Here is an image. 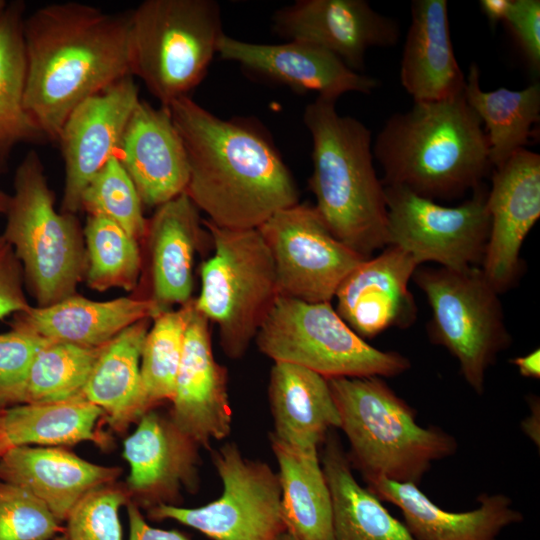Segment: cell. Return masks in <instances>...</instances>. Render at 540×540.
Returning <instances> with one entry per match:
<instances>
[{
  "instance_id": "obj_38",
  "label": "cell",
  "mask_w": 540,
  "mask_h": 540,
  "mask_svg": "<svg viewBox=\"0 0 540 540\" xmlns=\"http://www.w3.org/2000/svg\"><path fill=\"white\" fill-rule=\"evenodd\" d=\"M59 521L36 496L0 481V540H51Z\"/></svg>"
},
{
  "instance_id": "obj_32",
  "label": "cell",
  "mask_w": 540,
  "mask_h": 540,
  "mask_svg": "<svg viewBox=\"0 0 540 540\" xmlns=\"http://www.w3.org/2000/svg\"><path fill=\"white\" fill-rule=\"evenodd\" d=\"M24 14L25 3L17 0L8 2L0 18V174L17 145L48 141L25 106Z\"/></svg>"
},
{
  "instance_id": "obj_16",
  "label": "cell",
  "mask_w": 540,
  "mask_h": 540,
  "mask_svg": "<svg viewBox=\"0 0 540 540\" xmlns=\"http://www.w3.org/2000/svg\"><path fill=\"white\" fill-rule=\"evenodd\" d=\"M273 29L287 41L321 47L362 72L373 47L394 46L399 26L364 0H297L274 13Z\"/></svg>"
},
{
  "instance_id": "obj_40",
  "label": "cell",
  "mask_w": 540,
  "mask_h": 540,
  "mask_svg": "<svg viewBox=\"0 0 540 540\" xmlns=\"http://www.w3.org/2000/svg\"><path fill=\"white\" fill-rule=\"evenodd\" d=\"M49 340L11 327L0 334V409L20 404L32 361Z\"/></svg>"
},
{
  "instance_id": "obj_25",
  "label": "cell",
  "mask_w": 540,
  "mask_h": 540,
  "mask_svg": "<svg viewBox=\"0 0 540 540\" xmlns=\"http://www.w3.org/2000/svg\"><path fill=\"white\" fill-rule=\"evenodd\" d=\"M161 312L150 299L140 296L95 301L77 294L45 307H30L13 315L11 327L49 341L100 347L132 324Z\"/></svg>"
},
{
  "instance_id": "obj_7",
  "label": "cell",
  "mask_w": 540,
  "mask_h": 540,
  "mask_svg": "<svg viewBox=\"0 0 540 540\" xmlns=\"http://www.w3.org/2000/svg\"><path fill=\"white\" fill-rule=\"evenodd\" d=\"M224 34L216 1H143L130 12L131 75L168 107L202 82Z\"/></svg>"
},
{
  "instance_id": "obj_28",
  "label": "cell",
  "mask_w": 540,
  "mask_h": 540,
  "mask_svg": "<svg viewBox=\"0 0 540 540\" xmlns=\"http://www.w3.org/2000/svg\"><path fill=\"white\" fill-rule=\"evenodd\" d=\"M151 320L132 324L103 346L83 390V397L100 407L116 430L149 411L140 362Z\"/></svg>"
},
{
  "instance_id": "obj_39",
  "label": "cell",
  "mask_w": 540,
  "mask_h": 540,
  "mask_svg": "<svg viewBox=\"0 0 540 540\" xmlns=\"http://www.w3.org/2000/svg\"><path fill=\"white\" fill-rule=\"evenodd\" d=\"M126 502L125 492L106 485L88 492L66 518L67 540H123L119 508Z\"/></svg>"
},
{
  "instance_id": "obj_23",
  "label": "cell",
  "mask_w": 540,
  "mask_h": 540,
  "mask_svg": "<svg viewBox=\"0 0 540 540\" xmlns=\"http://www.w3.org/2000/svg\"><path fill=\"white\" fill-rule=\"evenodd\" d=\"M199 210L186 193L160 205L144 236L150 294L161 311L192 299L195 252L204 235Z\"/></svg>"
},
{
  "instance_id": "obj_17",
  "label": "cell",
  "mask_w": 540,
  "mask_h": 540,
  "mask_svg": "<svg viewBox=\"0 0 540 540\" xmlns=\"http://www.w3.org/2000/svg\"><path fill=\"white\" fill-rule=\"evenodd\" d=\"M218 55L255 78L333 101L349 92L369 94L378 86L376 79L353 71L331 52L301 41L263 44L224 34Z\"/></svg>"
},
{
  "instance_id": "obj_50",
  "label": "cell",
  "mask_w": 540,
  "mask_h": 540,
  "mask_svg": "<svg viewBox=\"0 0 540 540\" xmlns=\"http://www.w3.org/2000/svg\"><path fill=\"white\" fill-rule=\"evenodd\" d=\"M53 540H67V537L64 534L62 536H58V537L54 538Z\"/></svg>"
},
{
  "instance_id": "obj_15",
  "label": "cell",
  "mask_w": 540,
  "mask_h": 540,
  "mask_svg": "<svg viewBox=\"0 0 540 540\" xmlns=\"http://www.w3.org/2000/svg\"><path fill=\"white\" fill-rule=\"evenodd\" d=\"M486 206L490 230L482 271L499 292L522 270V244L540 217V155L523 148L494 168Z\"/></svg>"
},
{
  "instance_id": "obj_30",
  "label": "cell",
  "mask_w": 540,
  "mask_h": 540,
  "mask_svg": "<svg viewBox=\"0 0 540 540\" xmlns=\"http://www.w3.org/2000/svg\"><path fill=\"white\" fill-rule=\"evenodd\" d=\"M278 463L287 531L298 540H333L331 492L318 450H300L269 434Z\"/></svg>"
},
{
  "instance_id": "obj_18",
  "label": "cell",
  "mask_w": 540,
  "mask_h": 540,
  "mask_svg": "<svg viewBox=\"0 0 540 540\" xmlns=\"http://www.w3.org/2000/svg\"><path fill=\"white\" fill-rule=\"evenodd\" d=\"M171 420L199 447L226 438L232 429L227 371L212 351L209 321L191 301L175 381Z\"/></svg>"
},
{
  "instance_id": "obj_34",
  "label": "cell",
  "mask_w": 540,
  "mask_h": 540,
  "mask_svg": "<svg viewBox=\"0 0 540 540\" xmlns=\"http://www.w3.org/2000/svg\"><path fill=\"white\" fill-rule=\"evenodd\" d=\"M83 236L88 287L136 289L143 268L139 241L109 219L94 215L87 216Z\"/></svg>"
},
{
  "instance_id": "obj_41",
  "label": "cell",
  "mask_w": 540,
  "mask_h": 540,
  "mask_svg": "<svg viewBox=\"0 0 540 540\" xmlns=\"http://www.w3.org/2000/svg\"><path fill=\"white\" fill-rule=\"evenodd\" d=\"M520 45L530 66L540 69V1L513 0L504 21Z\"/></svg>"
},
{
  "instance_id": "obj_37",
  "label": "cell",
  "mask_w": 540,
  "mask_h": 540,
  "mask_svg": "<svg viewBox=\"0 0 540 540\" xmlns=\"http://www.w3.org/2000/svg\"><path fill=\"white\" fill-rule=\"evenodd\" d=\"M142 208L139 193L117 157L92 177L81 196V210L109 219L139 242L148 222Z\"/></svg>"
},
{
  "instance_id": "obj_5",
  "label": "cell",
  "mask_w": 540,
  "mask_h": 540,
  "mask_svg": "<svg viewBox=\"0 0 540 540\" xmlns=\"http://www.w3.org/2000/svg\"><path fill=\"white\" fill-rule=\"evenodd\" d=\"M327 380L349 442L348 458L365 481L418 485L433 462L456 453V438L437 426H420L416 411L381 377Z\"/></svg>"
},
{
  "instance_id": "obj_36",
  "label": "cell",
  "mask_w": 540,
  "mask_h": 540,
  "mask_svg": "<svg viewBox=\"0 0 540 540\" xmlns=\"http://www.w3.org/2000/svg\"><path fill=\"white\" fill-rule=\"evenodd\" d=\"M192 299L177 310L153 318L141 353V379L148 409L172 400L181 360L187 317Z\"/></svg>"
},
{
  "instance_id": "obj_13",
  "label": "cell",
  "mask_w": 540,
  "mask_h": 540,
  "mask_svg": "<svg viewBox=\"0 0 540 540\" xmlns=\"http://www.w3.org/2000/svg\"><path fill=\"white\" fill-rule=\"evenodd\" d=\"M258 230L271 253L281 296L331 302L344 278L365 260L339 241L308 203L276 212Z\"/></svg>"
},
{
  "instance_id": "obj_42",
  "label": "cell",
  "mask_w": 540,
  "mask_h": 540,
  "mask_svg": "<svg viewBox=\"0 0 540 540\" xmlns=\"http://www.w3.org/2000/svg\"><path fill=\"white\" fill-rule=\"evenodd\" d=\"M24 281L23 267L14 248L0 235V319L31 307L24 293Z\"/></svg>"
},
{
  "instance_id": "obj_6",
  "label": "cell",
  "mask_w": 540,
  "mask_h": 540,
  "mask_svg": "<svg viewBox=\"0 0 540 540\" xmlns=\"http://www.w3.org/2000/svg\"><path fill=\"white\" fill-rule=\"evenodd\" d=\"M4 238L20 260L38 307L76 294L86 271V250L78 218L58 212L39 154L30 150L14 175Z\"/></svg>"
},
{
  "instance_id": "obj_4",
  "label": "cell",
  "mask_w": 540,
  "mask_h": 540,
  "mask_svg": "<svg viewBox=\"0 0 540 540\" xmlns=\"http://www.w3.org/2000/svg\"><path fill=\"white\" fill-rule=\"evenodd\" d=\"M335 103L317 97L303 113L313 144L309 188L330 232L368 259L387 246L385 187L373 165L371 131L340 115Z\"/></svg>"
},
{
  "instance_id": "obj_31",
  "label": "cell",
  "mask_w": 540,
  "mask_h": 540,
  "mask_svg": "<svg viewBox=\"0 0 540 540\" xmlns=\"http://www.w3.org/2000/svg\"><path fill=\"white\" fill-rule=\"evenodd\" d=\"M102 416L103 410L84 397L0 409V456L30 444L56 447L91 441L104 446L107 438L96 430Z\"/></svg>"
},
{
  "instance_id": "obj_11",
  "label": "cell",
  "mask_w": 540,
  "mask_h": 540,
  "mask_svg": "<svg viewBox=\"0 0 540 540\" xmlns=\"http://www.w3.org/2000/svg\"><path fill=\"white\" fill-rule=\"evenodd\" d=\"M212 463L222 482L220 497L196 508L159 504L149 517L175 520L212 540H277L287 531L277 472L244 457L233 442L212 451Z\"/></svg>"
},
{
  "instance_id": "obj_3",
  "label": "cell",
  "mask_w": 540,
  "mask_h": 540,
  "mask_svg": "<svg viewBox=\"0 0 540 540\" xmlns=\"http://www.w3.org/2000/svg\"><path fill=\"white\" fill-rule=\"evenodd\" d=\"M384 186L433 200L453 199L482 185L492 165L482 122L464 95L414 102L385 122L372 147Z\"/></svg>"
},
{
  "instance_id": "obj_48",
  "label": "cell",
  "mask_w": 540,
  "mask_h": 540,
  "mask_svg": "<svg viewBox=\"0 0 540 540\" xmlns=\"http://www.w3.org/2000/svg\"><path fill=\"white\" fill-rule=\"evenodd\" d=\"M277 540H298L293 535H291L288 531L284 532L279 536Z\"/></svg>"
},
{
  "instance_id": "obj_27",
  "label": "cell",
  "mask_w": 540,
  "mask_h": 540,
  "mask_svg": "<svg viewBox=\"0 0 540 540\" xmlns=\"http://www.w3.org/2000/svg\"><path fill=\"white\" fill-rule=\"evenodd\" d=\"M268 400L274 421L270 434L297 449L318 450L329 431L340 427L328 380L302 366L274 362Z\"/></svg>"
},
{
  "instance_id": "obj_1",
  "label": "cell",
  "mask_w": 540,
  "mask_h": 540,
  "mask_svg": "<svg viewBox=\"0 0 540 540\" xmlns=\"http://www.w3.org/2000/svg\"><path fill=\"white\" fill-rule=\"evenodd\" d=\"M190 175L185 193L212 224L258 229L299 203L297 184L270 136L253 120H224L191 97L169 106Z\"/></svg>"
},
{
  "instance_id": "obj_43",
  "label": "cell",
  "mask_w": 540,
  "mask_h": 540,
  "mask_svg": "<svg viewBox=\"0 0 540 540\" xmlns=\"http://www.w3.org/2000/svg\"><path fill=\"white\" fill-rule=\"evenodd\" d=\"M129 517V540H190L177 530H164L150 526L138 507L129 503L127 507Z\"/></svg>"
},
{
  "instance_id": "obj_20",
  "label": "cell",
  "mask_w": 540,
  "mask_h": 540,
  "mask_svg": "<svg viewBox=\"0 0 540 540\" xmlns=\"http://www.w3.org/2000/svg\"><path fill=\"white\" fill-rule=\"evenodd\" d=\"M117 158L145 206L157 208L186 191L188 156L168 107L157 108L140 99L125 128Z\"/></svg>"
},
{
  "instance_id": "obj_26",
  "label": "cell",
  "mask_w": 540,
  "mask_h": 540,
  "mask_svg": "<svg viewBox=\"0 0 540 540\" xmlns=\"http://www.w3.org/2000/svg\"><path fill=\"white\" fill-rule=\"evenodd\" d=\"M400 81L414 102L440 101L463 94L466 79L454 55L447 1L412 2Z\"/></svg>"
},
{
  "instance_id": "obj_2",
  "label": "cell",
  "mask_w": 540,
  "mask_h": 540,
  "mask_svg": "<svg viewBox=\"0 0 540 540\" xmlns=\"http://www.w3.org/2000/svg\"><path fill=\"white\" fill-rule=\"evenodd\" d=\"M23 37L25 106L48 141L78 104L132 76L130 12L51 3L25 17Z\"/></svg>"
},
{
  "instance_id": "obj_19",
  "label": "cell",
  "mask_w": 540,
  "mask_h": 540,
  "mask_svg": "<svg viewBox=\"0 0 540 540\" xmlns=\"http://www.w3.org/2000/svg\"><path fill=\"white\" fill-rule=\"evenodd\" d=\"M418 266L404 250L386 246L344 278L334 296L335 310L363 339L392 327H409L416 319L417 306L408 285Z\"/></svg>"
},
{
  "instance_id": "obj_9",
  "label": "cell",
  "mask_w": 540,
  "mask_h": 540,
  "mask_svg": "<svg viewBox=\"0 0 540 540\" xmlns=\"http://www.w3.org/2000/svg\"><path fill=\"white\" fill-rule=\"evenodd\" d=\"M255 341L274 362L302 366L326 379L394 377L411 366L406 356L367 343L331 302L308 303L279 295Z\"/></svg>"
},
{
  "instance_id": "obj_33",
  "label": "cell",
  "mask_w": 540,
  "mask_h": 540,
  "mask_svg": "<svg viewBox=\"0 0 540 540\" xmlns=\"http://www.w3.org/2000/svg\"><path fill=\"white\" fill-rule=\"evenodd\" d=\"M463 95L485 125L492 167L500 166L529 143L533 127L540 120L539 83L521 90L502 87L483 91L479 68L472 63Z\"/></svg>"
},
{
  "instance_id": "obj_49",
  "label": "cell",
  "mask_w": 540,
  "mask_h": 540,
  "mask_svg": "<svg viewBox=\"0 0 540 540\" xmlns=\"http://www.w3.org/2000/svg\"><path fill=\"white\" fill-rule=\"evenodd\" d=\"M7 4H8V2H6L5 0H0V18L4 13V11H5L6 7H7Z\"/></svg>"
},
{
  "instance_id": "obj_46",
  "label": "cell",
  "mask_w": 540,
  "mask_h": 540,
  "mask_svg": "<svg viewBox=\"0 0 540 540\" xmlns=\"http://www.w3.org/2000/svg\"><path fill=\"white\" fill-rule=\"evenodd\" d=\"M530 406L531 415L522 422V429L539 446V402L536 405V398H533Z\"/></svg>"
},
{
  "instance_id": "obj_21",
  "label": "cell",
  "mask_w": 540,
  "mask_h": 540,
  "mask_svg": "<svg viewBox=\"0 0 540 540\" xmlns=\"http://www.w3.org/2000/svg\"><path fill=\"white\" fill-rule=\"evenodd\" d=\"M199 445L172 422L154 411L141 417L135 431L124 441L123 457L130 466L129 490L151 508L172 504L181 487L199 486Z\"/></svg>"
},
{
  "instance_id": "obj_44",
  "label": "cell",
  "mask_w": 540,
  "mask_h": 540,
  "mask_svg": "<svg viewBox=\"0 0 540 540\" xmlns=\"http://www.w3.org/2000/svg\"><path fill=\"white\" fill-rule=\"evenodd\" d=\"M519 374L526 378L539 379L540 378V350L539 348L524 355L517 356L510 360Z\"/></svg>"
},
{
  "instance_id": "obj_14",
  "label": "cell",
  "mask_w": 540,
  "mask_h": 540,
  "mask_svg": "<svg viewBox=\"0 0 540 540\" xmlns=\"http://www.w3.org/2000/svg\"><path fill=\"white\" fill-rule=\"evenodd\" d=\"M139 101L138 86L133 76H127L85 99L68 115L56 140L65 166L62 212L76 215L81 210L85 187L112 157H117Z\"/></svg>"
},
{
  "instance_id": "obj_35",
  "label": "cell",
  "mask_w": 540,
  "mask_h": 540,
  "mask_svg": "<svg viewBox=\"0 0 540 540\" xmlns=\"http://www.w3.org/2000/svg\"><path fill=\"white\" fill-rule=\"evenodd\" d=\"M103 346L47 342L32 361L20 404L56 403L83 397V390Z\"/></svg>"
},
{
  "instance_id": "obj_10",
  "label": "cell",
  "mask_w": 540,
  "mask_h": 540,
  "mask_svg": "<svg viewBox=\"0 0 540 540\" xmlns=\"http://www.w3.org/2000/svg\"><path fill=\"white\" fill-rule=\"evenodd\" d=\"M412 278L431 309V342L458 360L463 378L481 395L488 368L512 341L500 293L478 267L461 271L417 268Z\"/></svg>"
},
{
  "instance_id": "obj_29",
  "label": "cell",
  "mask_w": 540,
  "mask_h": 540,
  "mask_svg": "<svg viewBox=\"0 0 540 540\" xmlns=\"http://www.w3.org/2000/svg\"><path fill=\"white\" fill-rule=\"evenodd\" d=\"M321 465L331 492L333 540H417L352 472L337 436L328 433Z\"/></svg>"
},
{
  "instance_id": "obj_47",
  "label": "cell",
  "mask_w": 540,
  "mask_h": 540,
  "mask_svg": "<svg viewBox=\"0 0 540 540\" xmlns=\"http://www.w3.org/2000/svg\"><path fill=\"white\" fill-rule=\"evenodd\" d=\"M11 195L7 194L6 192L0 190V214L4 213L6 214L8 210V206L10 203Z\"/></svg>"
},
{
  "instance_id": "obj_24",
  "label": "cell",
  "mask_w": 540,
  "mask_h": 540,
  "mask_svg": "<svg viewBox=\"0 0 540 540\" xmlns=\"http://www.w3.org/2000/svg\"><path fill=\"white\" fill-rule=\"evenodd\" d=\"M119 473L118 468L90 463L57 447L18 446L0 456V481L32 493L59 522L84 495Z\"/></svg>"
},
{
  "instance_id": "obj_45",
  "label": "cell",
  "mask_w": 540,
  "mask_h": 540,
  "mask_svg": "<svg viewBox=\"0 0 540 540\" xmlns=\"http://www.w3.org/2000/svg\"><path fill=\"white\" fill-rule=\"evenodd\" d=\"M512 2L513 0H481L479 6L488 21L495 25L499 21H505Z\"/></svg>"
},
{
  "instance_id": "obj_22",
  "label": "cell",
  "mask_w": 540,
  "mask_h": 540,
  "mask_svg": "<svg viewBox=\"0 0 540 540\" xmlns=\"http://www.w3.org/2000/svg\"><path fill=\"white\" fill-rule=\"evenodd\" d=\"M366 483L378 499L401 510L403 523L417 540H498L505 528L523 521V514L502 493L481 494L476 508L451 512L437 506L418 485L383 478Z\"/></svg>"
},
{
  "instance_id": "obj_8",
  "label": "cell",
  "mask_w": 540,
  "mask_h": 540,
  "mask_svg": "<svg viewBox=\"0 0 540 540\" xmlns=\"http://www.w3.org/2000/svg\"><path fill=\"white\" fill-rule=\"evenodd\" d=\"M214 247L200 267L195 308L217 325L220 346L233 360L247 352L279 296L271 253L258 229H228L203 220Z\"/></svg>"
},
{
  "instance_id": "obj_12",
  "label": "cell",
  "mask_w": 540,
  "mask_h": 540,
  "mask_svg": "<svg viewBox=\"0 0 540 540\" xmlns=\"http://www.w3.org/2000/svg\"><path fill=\"white\" fill-rule=\"evenodd\" d=\"M387 204V246L410 254L418 265L435 262L452 270L482 264L490 230L487 192L446 207L401 186H384Z\"/></svg>"
}]
</instances>
